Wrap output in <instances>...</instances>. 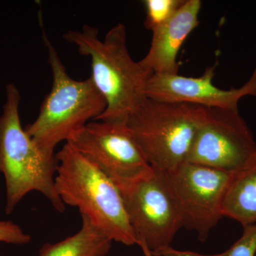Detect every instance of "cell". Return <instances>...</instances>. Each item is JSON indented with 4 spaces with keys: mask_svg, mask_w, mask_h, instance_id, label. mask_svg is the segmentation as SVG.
Listing matches in <instances>:
<instances>
[{
    "mask_svg": "<svg viewBox=\"0 0 256 256\" xmlns=\"http://www.w3.org/2000/svg\"><path fill=\"white\" fill-rule=\"evenodd\" d=\"M56 156V191L65 206L78 208L112 242L138 245L122 194L114 182L68 143Z\"/></svg>",
    "mask_w": 256,
    "mask_h": 256,
    "instance_id": "obj_3",
    "label": "cell"
},
{
    "mask_svg": "<svg viewBox=\"0 0 256 256\" xmlns=\"http://www.w3.org/2000/svg\"><path fill=\"white\" fill-rule=\"evenodd\" d=\"M82 226L70 236L54 244H45L38 256H106L112 247V240L82 216Z\"/></svg>",
    "mask_w": 256,
    "mask_h": 256,
    "instance_id": "obj_13",
    "label": "cell"
},
{
    "mask_svg": "<svg viewBox=\"0 0 256 256\" xmlns=\"http://www.w3.org/2000/svg\"><path fill=\"white\" fill-rule=\"evenodd\" d=\"M184 0H146L143 2L146 10L144 25L152 31L169 20L183 4Z\"/></svg>",
    "mask_w": 256,
    "mask_h": 256,
    "instance_id": "obj_15",
    "label": "cell"
},
{
    "mask_svg": "<svg viewBox=\"0 0 256 256\" xmlns=\"http://www.w3.org/2000/svg\"><path fill=\"white\" fill-rule=\"evenodd\" d=\"M206 108L148 98L126 124L152 168L169 172L185 162Z\"/></svg>",
    "mask_w": 256,
    "mask_h": 256,
    "instance_id": "obj_5",
    "label": "cell"
},
{
    "mask_svg": "<svg viewBox=\"0 0 256 256\" xmlns=\"http://www.w3.org/2000/svg\"><path fill=\"white\" fill-rule=\"evenodd\" d=\"M216 66L200 77L178 75H152L146 86L148 98L164 102H181L212 108L239 110L242 98L256 96V64L250 78L242 86L229 90L213 82Z\"/></svg>",
    "mask_w": 256,
    "mask_h": 256,
    "instance_id": "obj_10",
    "label": "cell"
},
{
    "mask_svg": "<svg viewBox=\"0 0 256 256\" xmlns=\"http://www.w3.org/2000/svg\"><path fill=\"white\" fill-rule=\"evenodd\" d=\"M256 254V223L244 226L242 237L228 250L217 254H203L190 250H178L170 247L154 252V256H255Z\"/></svg>",
    "mask_w": 256,
    "mask_h": 256,
    "instance_id": "obj_14",
    "label": "cell"
},
{
    "mask_svg": "<svg viewBox=\"0 0 256 256\" xmlns=\"http://www.w3.org/2000/svg\"><path fill=\"white\" fill-rule=\"evenodd\" d=\"M20 100L16 86L8 84L0 116V172L6 184L5 212L10 214L24 197L37 192L62 213L66 206L56 191V156L42 149L22 126Z\"/></svg>",
    "mask_w": 256,
    "mask_h": 256,
    "instance_id": "obj_2",
    "label": "cell"
},
{
    "mask_svg": "<svg viewBox=\"0 0 256 256\" xmlns=\"http://www.w3.org/2000/svg\"><path fill=\"white\" fill-rule=\"evenodd\" d=\"M67 143L105 173L120 191L152 171L126 124L90 121Z\"/></svg>",
    "mask_w": 256,
    "mask_h": 256,
    "instance_id": "obj_6",
    "label": "cell"
},
{
    "mask_svg": "<svg viewBox=\"0 0 256 256\" xmlns=\"http://www.w3.org/2000/svg\"><path fill=\"white\" fill-rule=\"evenodd\" d=\"M166 172L182 227L206 240L224 217L222 203L233 173L188 162Z\"/></svg>",
    "mask_w": 256,
    "mask_h": 256,
    "instance_id": "obj_9",
    "label": "cell"
},
{
    "mask_svg": "<svg viewBox=\"0 0 256 256\" xmlns=\"http://www.w3.org/2000/svg\"><path fill=\"white\" fill-rule=\"evenodd\" d=\"M222 213L242 226L256 223V159L232 174L224 195Z\"/></svg>",
    "mask_w": 256,
    "mask_h": 256,
    "instance_id": "obj_12",
    "label": "cell"
},
{
    "mask_svg": "<svg viewBox=\"0 0 256 256\" xmlns=\"http://www.w3.org/2000/svg\"><path fill=\"white\" fill-rule=\"evenodd\" d=\"M138 245L140 247V248L142 249L143 254H144V256H154L152 254L150 250L148 249V248L146 247V244H144L142 242H138Z\"/></svg>",
    "mask_w": 256,
    "mask_h": 256,
    "instance_id": "obj_17",
    "label": "cell"
},
{
    "mask_svg": "<svg viewBox=\"0 0 256 256\" xmlns=\"http://www.w3.org/2000/svg\"><path fill=\"white\" fill-rule=\"evenodd\" d=\"M31 236L11 220H0V242L24 245L31 242Z\"/></svg>",
    "mask_w": 256,
    "mask_h": 256,
    "instance_id": "obj_16",
    "label": "cell"
},
{
    "mask_svg": "<svg viewBox=\"0 0 256 256\" xmlns=\"http://www.w3.org/2000/svg\"><path fill=\"white\" fill-rule=\"evenodd\" d=\"M200 0H184L183 4L162 24L152 30L151 45L140 60L152 75H178V56L185 40L200 24Z\"/></svg>",
    "mask_w": 256,
    "mask_h": 256,
    "instance_id": "obj_11",
    "label": "cell"
},
{
    "mask_svg": "<svg viewBox=\"0 0 256 256\" xmlns=\"http://www.w3.org/2000/svg\"><path fill=\"white\" fill-rule=\"evenodd\" d=\"M256 159V142L239 110L206 108L186 162L236 173Z\"/></svg>",
    "mask_w": 256,
    "mask_h": 256,
    "instance_id": "obj_8",
    "label": "cell"
},
{
    "mask_svg": "<svg viewBox=\"0 0 256 256\" xmlns=\"http://www.w3.org/2000/svg\"><path fill=\"white\" fill-rule=\"evenodd\" d=\"M98 34L97 28L84 25L67 32L64 38L90 60V77L106 102L96 120L126 124L148 99L146 86L152 74L130 55L124 24L110 28L102 40Z\"/></svg>",
    "mask_w": 256,
    "mask_h": 256,
    "instance_id": "obj_1",
    "label": "cell"
},
{
    "mask_svg": "<svg viewBox=\"0 0 256 256\" xmlns=\"http://www.w3.org/2000/svg\"><path fill=\"white\" fill-rule=\"evenodd\" d=\"M43 40L53 82L38 116L25 130L42 149L54 153L60 142H68L92 120L98 118L106 110V102L90 77L77 80L68 75L44 32Z\"/></svg>",
    "mask_w": 256,
    "mask_h": 256,
    "instance_id": "obj_4",
    "label": "cell"
},
{
    "mask_svg": "<svg viewBox=\"0 0 256 256\" xmlns=\"http://www.w3.org/2000/svg\"><path fill=\"white\" fill-rule=\"evenodd\" d=\"M120 192L138 244L144 242L152 254L171 247L182 224L166 172L152 168Z\"/></svg>",
    "mask_w": 256,
    "mask_h": 256,
    "instance_id": "obj_7",
    "label": "cell"
}]
</instances>
